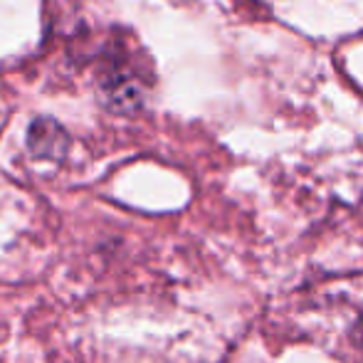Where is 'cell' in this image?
<instances>
[{
  "label": "cell",
  "mask_w": 363,
  "mask_h": 363,
  "mask_svg": "<svg viewBox=\"0 0 363 363\" xmlns=\"http://www.w3.org/2000/svg\"><path fill=\"white\" fill-rule=\"evenodd\" d=\"M356 341H359V346H361V349H363V319L359 321V326H356Z\"/></svg>",
  "instance_id": "cell-1"
}]
</instances>
